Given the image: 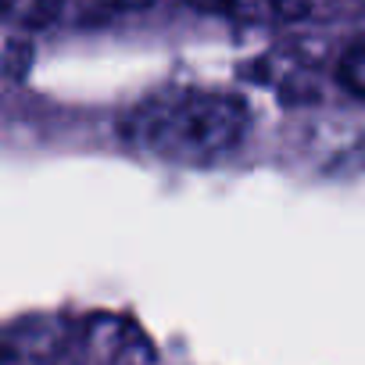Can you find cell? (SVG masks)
Returning <instances> with one entry per match:
<instances>
[{
	"mask_svg": "<svg viewBox=\"0 0 365 365\" xmlns=\"http://www.w3.org/2000/svg\"><path fill=\"white\" fill-rule=\"evenodd\" d=\"M122 4H140V0H122Z\"/></svg>",
	"mask_w": 365,
	"mask_h": 365,
	"instance_id": "5b68a950",
	"label": "cell"
},
{
	"mask_svg": "<svg viewBox=\"0 0 365 365\" xmlns=\"http://www.w3.org/2000/svg\"><path fill=\"white\" fill-rule=\"evenodd\" d=\"M61 0H0V11L26 26H43L58 15Z\"/></svg>",
	"mask_w": 365,
	"mask_h": 365,
	"instance_id": "3957f363",
	"label": "cell"
},
{
	"mask_svg": "<svg viewBox=\"0 0 365 365\" xmlns=\"http://www.w3.org/2000/svg\"><path fill=\"white\" fill-rule=\"evenodd\" d=\"M244 129V101L208 86L158 90L143 97L122 122V133L136 150L175 165H205L230 154Z\"/></svg>",
	"mask_w": 365,
	"mask_h": 365,
	"instance_id": "6da1fadb",
	"label": "cell"
},
{
	"mask_svg": "<svg viewBox=\"0 0 365 365\" xmlns=\"http://www.w3.org/2000/svg\"><path fill=\"white\" fill-rule=\"evenodd\" d=\"M201 11L212 15H230V19H244V22H276L287 19L301 8V0H190Z\"/></svg>",
	"mask_w": 365,
	"mask_h": 365,
	"instance_id": "7a4b0ae2",
	"label": "cell"
},
{
	"mask_svg": "<svg viewBox=\"0 0 365 365\" xmlns=\"http://www.w3.org/2000/svg\"><path fill=\"white\" fill-rule=\"evenodd\" d=\"M336 76H340V83H344L351 93L365 97V36H358V40L340 54Z\"/></svg>",
	"mask_w": 365,
	"mask_h": 365,
	"instance_id": "277c9868",
	"label": "cell"
}]
</instances>
